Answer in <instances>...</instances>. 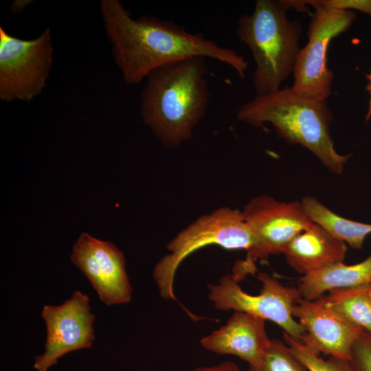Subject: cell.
<instances>
[{
  "mask_svg": "<svg viewBox=\"0 0 371 371\" xmlns=\"http://www.w3.org/2000/svg\"><path fill=\"white\" fill-rule=\"evenodd\" d=\"M242 211L253 241L245 260L233 269L238 282L256 272V260L283 254L292 240L312 223L300 201H280L266 194L254 197Z\"/></svg>",
  "mask_w": 371,
  "mask_h": 371,
  "instance_id": "6",
  "label": "cell"
},
{
  "mask_svg": "<svg viewBox=\"0 0 371 371\" xmlns=\"http://www.w3.org/2000/svg\"><path fill=\"white\" fill-rule=\"evenodd\" d=\"M205 58L163 65L146 77L140 99L144 123L166 147L189 140L205 114L210 99Z\"/></svg>",
  "mask_w": 371,
  "mask_h": 371,
  "instance_id": "2",
  "label": "cell"
},
{
  "mask_svg": "<svg viewBox=\"0 0 371 371\" xmlns=\"http://www.w3.org/2000/svg\"><path fill=\"white\" fill-rule=\"evenodd\" d=\"M314 8L307 32L308 43L297 57L291 88L302 97L326 101L333 79V74L327 67L328 47L333 38L350 27L356 16L350 10Z\"/></svg>",
  "mask_w": 371,
  "mask_h": 371,
  "instance_id": "9",
  "label": "cell"
},
{
  "mask_svg": "<svg viewBox=\"0 0 371 371\" xmlns=\"http://www.w3.org/2000/svg\"><path fill=\"white\" fill-rule=\"evenodd\" d=\"M100 12L115 63L128 85L138 84L168 63L194 56L225 63L245 76L248 62L236 51L172 20L146 15L135 19L119 0H102Z\"/></svg>",
  "mask_w": 371,
  "mask_h": 371,
  "instance_id": "1",
  "label": "cell"
},
{
  "mask_svg": "<svg viewBox=\"0 0 371 371\" xmlns=\"http://www.w3.org/2000/svg\"><path fill=\"white\" fill-rule=\"evenodd\" d=\"M368 80V84L367 86V90L370 95V101L368 111L366 116V121H368L371 117V71L370 73L367 76Z\"/></svg>",
  "mask_w": 371,
  "mask_h": 371,
  "instance_id": "24",
  "label": "cell"
},
{
  "mask_svg": "<svg viewBox=\"0 0 371 371\" xmlns=\"http://www.w3.org/2000/svg\"><path fill=\"white\" fill-rule=\"evenodd\" d=\"M236 115L240 121L256 127L271 124L280 137L309 150L333 174L341 175L351 156L340 155L335 148L326 101L302 97L291 87L256 95L238 109Z\"/></svg>",
  "mask_w": 371,
  "mask_h": 371,
  "instance_id": "3",
  "label": "cell"
},
{
  "mask_svg": "<svg viewBox=\"0 0 371 371\" xmlns=\"http://www.w3.org/2000/svg\"><path fill=\"white\" fill-rule=\"evenodd\" d=\"M252 241L243 211L221 207L197 218L168 243L169 253L154 267L153 276L160 295L177 301L173 289L175 273L181 262L194 251L213 245L248 251Z\"/></svg>",
  "mask_w": 371,
  "mask_h": 371,
  "instance_id": "5",
  "label": "cell"
},
{
  "mask_svg": "<svg viewBox=\"0 0 371 371\" xmlns=\"http://www.w3.org/2000/svg\"><path fill=\"white\" fill-rule=\"evenodd\" d=\"M371 254L364 260L352 265L337 262L303 276L298 284L302 297L315 300L326 291L370 284Z\"/></svg>",
  "mask_w": 371,
  "mask_h": 371,
  "instance_id": "15",
  "label": "cell"
},
{
  "mask_svg": "<svg viewBox=\"0 0 371 371\" xmlns=\"http://www.w3.org/2000/svg\"><path fill=\"white\" fill-rule=\"evenodd\" d=\"M265 321L234 311L224 326L203 337L201 345L214 353L234 355L249 366H256L262 359L271 341L265 330Z\"/></svg>",
  "mask_w": 371,
  "mask_h": 371,
  "instance_id": "13",
  "label": "cell"
},
{
  "mask_svg": "<svg viewBox=\"0 0 371 371\" xmlns=\"http://www.w3.org/2000/svg\"><path fill=\"white\" fill-rule=\"evenodd\" d=\"M292 313L306 330L300 342L317 355L350 359L352 346L364 331L362 328L343 320L319 299H299Z\"/></svg>",
  "mask_w": 371,
  "mask_h": 371,
  "instance_id": "12",
  "label": "cell"
},
{
  "mask_svg": "<svg viewBox=\"0 0 371 371\" xmlns=\"http://www.w3.org/2000/svg\"><path fill=\"white\" fill-rule=\"evenodd\" d=\"M256 278L262 284L258 295L245 292L232 275H225L218 283L207 285L208 297L218 310H234L270 320L302 341L305 328L292 313L294 304L302 298L298 289L284 285L265 271L258 272Z\"/></svg>",
  "mask_w": 371,
  "mask_h": 371,
  "instance_id": "8",
  "label": "cell"
},
{
  "mask_svg": "<svg viewBox=\"0 0 371 371\" xmlns=\"http://www.w3.org/2000/svg\"><path fill=\"white\" fill-rule=\"evenodd\" d=\"M300 202L311 222L353 249H361L365 238L371 234V224L342 217L313 196H304Z\"/></svg>",
  "mask_w": 371,
  "mask_h": 371,
  "instance_id": "16",
  "label": "cell"
},
{
  "mask_svg": "<svg viewBox=\"0 0 371 371\" xmlns=\"http://www.w3.org/2000/svg\"><path fill=\"white\" fill-rule=\"evenodd\" d=\"M32 1L30 0H16L10 5V10L12 13H19L22 12L27 5Z\"/></svg>",
  "mask_w": 371,
  "mask_h": 371,
  "instance_id": "23",
  "label": "cell"
},
{
  "mask_svg": "<svg viewBox=\"0 0 371 371\" xmlns=\"http://www.w3.org/2000/svg\"><path fill=\"white\" fill-rule=\"evenodd\" d=\"M41 316L47 335L45 351L34 358L36 371H48L66 354L92 346L95 317L87 295L76 291L62 304L45 305Z\"/></svg>",
  "mask_w": 371,
  "mask_h": 371,
  "instance_id": "10",
  "label": "cell"
},
{
  "mask_svg": "<svg viewBox=\"0 0 371 371\" xmlns=\"http://www.w3.org/2000/svg\"><path fill=\"white\" fill-rule=\"evenodd\" d=\"M353 371H371V334L363 331L355 341L350 359Z\"/></svg>",
  "mask_w": 371,
  "mask_h": 371,
  "instance_id": "20",
  "label": "cell"
},
{
  "mask_svg": "<svg viewBox=\"0 0 371 371\" xmlns=\"http://www.w3.org/2000/svg\"><path fill=\"white\" fill-rule=\"evenodd\" d=\"M343 320L371 334V286L330 290L319 298Z\"/></svg>",
  "mask_w": 371,
  "mask_h": 371,
  "instance_id": "17",
  "label": "cell"
},
{
  "mask_svg": "<svg viewBox=\"0 0 371 371\" xmlns=\"http://www.w3.org/2000/svg\"><path fill=\"white\" fill-rule=\"evenodd\" d=\"M370 286H371V283H370Z\"/></svg>",
  "mask_w": 371,
  "mask_h": 371,
  "instance_id": "25",
  "label": "cell"
},
{
  "mask_svg": "<svg viewBox=\"0 0 371 371\" xmlns=\"http://www.w3.org/2000/svg\"><path fill=\"white\" fill-rule=\"evenodd\" d=\"M191 371H240V370L234 362L226 361L214 366L195 368Z\"/></svg>",
  "mask_w": 371,
  "mask_h": 371,
  "instance_id": "22",
  "label": "cell"
},
{
  "mask_svg": "<svg viewBox=\"0 0 371 371\" xmlns=\"http://www.w3.org/2000/svg\"><path fill=\"white\" fill-rule=\"evenodd\" d=\"M306 3L315 7H324L341 10L355 9L371 16V0H324L306 1Z\"/></svg>",
  "mask_w": 371,
  "mask_h": 371,
  "instance_id": "21",
  "label": "cell"
},
{
  "mask_svg": "<svg viewBox=\"0 0 371 371\" xmlns=\"http://www.w3.org/2000/svg\"><path fill=\"white\" fill-rule=\"evenodd\" d=\"M294 1L258 0L251 14H243L236 34L250 49L256 62L253 85L256 95L280 90L282 82L293 73L301 49L302 27L286 16Z\"/></svg>",
  "mask_w": 371,
  "mask_h": 371,
  "instance_id": "4",
  "label": "cell"
},
{
  "mask_svg": "<svg viewBox=\"0 0 371 371\" xmlns=\"http://www.w3.org/2000/svg\"><path fill=\"white\" fill-rule=\"evenodd\" d=\"M70 258L106 305L131 300L132 287L124 255L114 244L83 232L75 243Z\"/></svg>",
  "mask_w": 371,
  "mask_h": 371,
  "instance_id": "11",
  "label": "cell"
},
{
  "mask_svg": "<svg viewBox=\"0 0 371 371\" xmlns=\"http://www.w3.org/2000/svg\"><path fill=\"white\" fill-rule=\"evenodd\" d=\"M51 31L23 40L0 27V99L30 102L46 85L53 65Z\"/></svg>",
  "mask_w": 371,
  "mask_h": 371,
  "instance_id": "7",
  "label": "cell"
},
{
  "mask_svg": "<svg viewBox=\"0 0 371 371\" xmlns=\"http://www.w3.org/2000/svg\"><path fill=\"white\" fill-rule=\"evenodd\" d=\"M283 339L293 355L308 371H353L350 360L333 356L324 359L284 332Z\"/></svg>",
  "mask_w": 371,
  "mask_h": 371,
  "instance_id": "18",
  "label": "cell"
},
{
  "mask_svg": "<svg viewBox=\"0 0 371 371\" xmlns=\"http://www.w3.org/2000/svg\"><path fill=\"white\" fill-rule=\"evenodd\" d=\"M306 367L293 355L288 346L279 339H271L261 361L249 366L247 371H306Z\"/></svg>",
  "mask_w": 371,
  "mask_h": 371,
  "instance_id": "19",
  "label": "cell"
},
{
  "mask_svg": "<svg viewBox=\"0 0 371 371\" xmlns=\"http://www.w3.org/2000/svg\"><path fill=\"white\" fill-rule=\"evenodd\" d=\"M346 252L345 243L312 222L292 240L283 254L286 263L303 276L327 265L343 262Z\"/></svg>",
  "mask_w": 371,
  "mask_h": 371,
  "instance_id": "14",
  "label": "cell"
}]
</instances>
